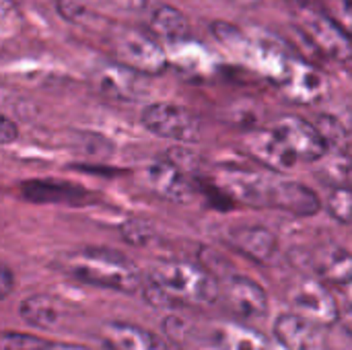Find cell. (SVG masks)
<instances>
[{
	"instance_id": "obj_1",
	"label": "cell",
	"mask_w": 352,
	"mask_h": 350,
	"mask_svg": "<svg viewBox=\"0 0 352 350\" xmlns=\"http://www.w3.org/2000/svg\"><path fill=\"white\" fill-rule=\"evenodd\" d=\"M217 188L231 200L252 208H276L297 217H314L320 212L322 202L314 190L299 182L278 179L268 173L223 167L217 171Z\"/></svg>"
},
{
	"instance_id": "obj_2",
	"label": "cell",
	"mask_w": 352,
	"mask_h": 350,
	"mask_svg": "<svg viewBox=\"0 0 352 350\" xmlns=\"http://www.w3.org/2000/svg\"><path fill=\"white\" fill-rule=\"evenodd\" d=\"M144 297L157 307L212 305L219 299L217 278L190 262H163L153 266L144 283Z\"/></svg>"
},
{
	"instance_id": "obj_3",
	"label": "cell",
	"mask_w": 352,
	"mask_h": 350,
	"mask_svg": "<svg viewBox=\"0 0 352 350\" xmlns=\"http://www.w3.org/2000/svg\"><path fill=\"white\" fill-rule=\"evenodd\" d=\"M60 270L82 285L118 293H134L142 287L136 266L122 254L103 248H87L66 254L60 260Z\"/></svg>"
},
{
	"instance_id": "obj_4",
	"label": "cell",
	"mask_w": 352,
	"mask_h": 350,
	"mask_svg": "<svg viewBox=\"0 0 352 350\" xmlns=\"http://www.w3.org/2000/svg\"><path fill=\"white\" fill-rule=\"evenodd\" d=\"M111 47L118 64L138 74H161L167 68V56L163 47L148 35L134 29H116L111 35Z\"/></svg>"
},
{
	"instance_id": "obj_5",
	"label": "cell",
	"mask_w": 352,
	"mask_h": 350,
	"mask_svg": "<svg viewBox=\"0 0 352 350\" xmlns=\"http://www.w3.org/2000/svg\"><path fill=\"white\" fill-rule=\"evenodd\" d=\"M295 21L301 33L328 58L346 62L352 60V39L351 35L328 14L311 8H299Z\"/></svg>"
},
{
	"instance_id": "obj_6",
	"label": "cell",
	"mask_w": 352,
	"mask_h": 350,
	"mask_svg": "<svg viewBox=\"0 0 352 350\" xmlns=\"http://www.w3.org/2000/svg\"><path fill=\"white\" fill-rule=\"evenodd\" d=\"M142 126L159 138L196 142L200 138L198 118L175 103H151L142 109Z\"/></svg>"
},
{
	"instance_id": "obj_7",
	"label": "cell",
	"mask_w": 352,
	"mask_h": 350,
	"mask_svg": "<svg viewBox=\"0 0 352 350\" xmlns=\"http://www.w3.org/2000/svg\"><path fill=\"white\" fill-rule=\"evenodd\" d=\"M289 303L293 305L295 314L311 320L322 328L338 324L342 316L336 299L318 278H305L297 283L289 293Z\"/></svg>"
},
{
	"instance_id": "obj_8",
	"label": "cell",
	"mask_w": 352,
	"mask_h": 350,
	"mask_svg": "<svg viewBox=\"0 0 352 350\" xmlns=\"http://www.w3.org/2000/svg\"><path fill=\"white\" fill-rule=\"evenodd\" d=\"M274 130L283 136L299 161H322L330 151V144L322 136L320 128L303 118L287 116L274 124Z\"/></svg>"
},
{
	"instance_id": "obj_9",
	"label": "cell",
	"mask_w": 352,
	"mask_h": 350,
	"mask_svg": "<svg viewBox=\"0 0 352 350\" xmlns=\"http://www.w3.org/2000/svg\"><path fill=\"white\" fill-rule=\"evenodd\" d=\"M274 340L283 350H326L328 340L324 328L299 314L278 316L274 322Z\"/></svg>"
},
{
	"instance_id": "obj_10",
	"label": "cell",
	"mask_w": 352,
	"mask_h": 350,
	"mask_svg": "<svg viewBox=\"0 0 352 350\" xmlns=\"http://www.w3.org/2000/svg\"><path fill=\"white\" fill-rule=\"evenodd\" d=\"M243 146L250 157L272 171H291L299 161L274 128L248 132Z\"/></svg>"
},
{
	"instance_id": "obj_11",
	"label": "cell",
	"mask_w": 352,
	"mask_h": 350,
	"mask_svg": "<svg viewBox=\"0 0 352 350\" xmlns=\"http://www.w3.org/2000/svg\"><path fill=\"white\" fill-rule=\"evenodd\" d=\"M93 85L103 97H109L116 101H138L148 91L144 74H138L122 64L101 66L93 74Z\"/></svg>"
},
{
	"instance_id": "obj_12",
	"label": "cell",
	"mask_w": 352,
	"mask_h": 350,
	"mask_svg": "<svg viewBox=\"0 0 352 350\" xmlns=\"http://www.w3.org/2000/svg\"><path fill=\"white\" fill-rule=\"evenodd\" d=\"M146 186L161 198L177 204H186L194 196V186L179 165L169 161H155L144 169Z\"/></svg>"
},
{
	"instance_id": "obj_13",
	"label": "cell",
	"mask_w": 352,
	"mask_h": 350,
	"mask_svg": "<svg viewBox=\"0 0 352 350\" xmlns=\"http://www.w3.org/2000/svg\"><path fill=\"white\" fill-rule=\"evenodd\" d=\"M99 340L107 350H169L159 334L124 322H105L99 328Z\"/></svg>"
},
{
	"instance_id": "obj_14",
	"label": "cell",
	"mask_w": 352,
	"mask_h": 350,
	"mask_svg": "<svg viewBox=\"0 0 352 350\" xmlns=\"http://www.w3.org/2000/svg\"><path fill=\"white\" fill-rule=\"evenodd\" d=\"M227 307L245 320H260L268 311L266 291L248 276H231L225 287Z\"/></svg>"
},
{
	"instance_id": "obj_15",
	"label": "cell",
	"mask_w": 352,
	"mask_h": 350,
	"mask_svg": "<svg viewBox=\"0 0 352 350\" xmlns=\"http://www.w3.org/2000/svg\"><path fill=\"white\" fill-rule=\"evenodd\" d=\"M229 243L239 254H243L245 258L258 264L270 262L278 252V239L266 227H254V225L235 227L229 231Z\"/></svg>"
},
{
	"instance_id": "obj_16",
	"label": "cell",
	"mask_w": 352,
	"mask_h": 350,
	"mask_svg": "<svg viewBox=\"0 0 352 350\" xmlns=\"http://www.w3.org/2000/svg\"><path fill=\"white\" fill-rule=\"evenodd\" d=\"M283 91L295 103H314L326 95L328 83H326L324 74L320 70H316L314 66H309L301 60H293L291 72H289L287 80L283 83Z\"/></svg>"
},
{
	"instance_id": "obj_17",
	"label": "cell",
	"mask_w": 352,
	"mask_h": 350,
	"mask_svg": "<svg viewBox=\"0 0 352 350\" xmlns=\"http://www.w3.org/2000/svg\"><path fill=\"white\" fill-rule=\"evenodd\" d=\"M311 266L320 281L330 285H344L352 283V254L338 245H324L314 252Z\"/></svg>"
},
{
	"instance_id": "obj_18",
	"label": "cell",
	"mask_w": 352,
	"mask_h": 350,
	"mask_svg": "<svg viewBox=\"0 0 352 350\" xmlns=\"http://www.w3.org/2000/svg\"><path fill=\"white\" fill-rule=\"evenodd\" d=\"M210 350H270L264 336L239 324H217L208 332Z\"/></svg>"
},
{
	"instance_id": "obj_19",
	"label": "cell",
	"mask_w": 352,
	"mask_h": 350,
	"mask_svg": "<svg viewBox=\"0 0 352 350\" xmlns=\"http://www.w3.org/2000/svg\"><path fill=\"white\" fill-rule=\"evenodd\" d=\"M19 316L37 330H52L64 318V307L50 295H31L19 303Z\"/></svg>"
},
{
	"instance_id": "obj_20",
	"label": "cell",
	"mask_w": 352,
	"mask_h": 350,
	"mask_svg": "<svg viewBox=\"0 0 352 350\" xmlns=\"http://www.w3.org/2000/svg\"><path fill=\"white\" fill-rule=\"evenodd\" d=\"M148 29L159 35L161 39L169 41V43H179L186 41V37L190 35V25L188 19L173 6L165 4V6H157L151 14L148 21Z\"/></svg>"
},
{
	"instance_id": "obj_21",
	"label": "cell",
	"mask_w": 352,
	"mask_h": 350,
	"mask_svg": "<svg viewBox=\"0 0 352 350\" xmlns=\"http://www.w3.org/2000/svg\"><path fill=\"white\" fill-rule=\"evenodd\" d=\"M21 196L27 198L29 202H70L76 200L80 196H85V190L74 188L70 184H62V182H43V179H33V182H25L21 186Z\"/></svg>"
},
{
	"instance_id": "obj_22",
	"label": "cell",
	"mask_w": 352,
	"mask_h": 350,
	"mask_svg": "<svg viewBox=\"0 0 352 350\" xmlns=\"http://www.w3.org/2000/svg\"><path fill=\"white\" fill-rule=\"evenodd\" d=\"M188 41H179V43H171V54L173 60L177 62L179 68L184 70H192V72H204L210 58L206 54L204 47L200 45H186Z\"/></svg>"
},
{
	"instance_id": "obj_23",
	"label": "cell",
	"mask_w": 352,
	"mask_h": 350,
	"mask_svg": "<svg viewBox=\"0 0 352 350\" xmlns=\"http://www.w3.org/2000/svg\"><path fill=\"white\" fill-rule=\"evenodd\" d=\"M326 208L338 223L352 225V188L336 186L334 190H330L326 198Z\"/></svg>"
},
{
	"instance_id": "obj_24",
	"label": "cell",
	"mask_w": 352,
	"mask_h": 350,
	"mask_svg": "<svg viewBox=\"0 0 352 350\" xmlns=\"http://www.w3.org/2000/svg\"><path fill=\"white\" fill-rule=\"evenodd\" d=\"M56 10L62 19L74 25H87L95 17L82 0H56Z\"/></svg>"
},
{
	"instance_id": "obj_25",
	"label": "cell",
	"mask_w": 352,
	"mask_h": 350,
	"mask_svg": "<svg viewBox=\"0 0 352 350\" xmlns=\"http://www.w3.org/2000/svg\"><path fill=\"white\" fill-rule=\"evenodd\" d=\"M45 347H47V340L33 336V334L4 332L0 338V350H43Z\"/></svg>"
},
{
	"instance_id": "obj_26",
	"label": "cell",
	"mask_w": 352,
	"mask_h": 350,
	"mask_svg": "<svg viewBox=\"0 0 352 350\" xmlns=\"http://www.w3.org/2000/svg\"><path fill=\"white\" fill-rule=\"evenodd\" d=\"M332 19L351 35L352 39V0H334L332 2Z\"/></svg>"
},
{
	"instance_id": "obj_27",
	"label": "cell",
	"mask_w": 352,
	"mask_h": 350,
	"mask_svg": "<svg viewBox=\"0 0 352 350\" xmlns=\"http://www.w3.org/2000/svg\"><path fill=\"white\" fill-rule=\"evenodd\" d=\"M122 235L126 237V241H130V243H134V245H142V243H146V239L151 237V231H148L146 225H140L138 221H130V223L124 227V233H122Z\"/></svg>"
},
{
	"instance_id": "obj_28",
	"label": "cell",
	"mask_w": 352,
	"mask_h": 350,
	"mask_svg": "<svg viewBox=\"0 0 352 350\" xmlns=\"http://www.w3.org/2000/svg\"><path fill=\"white\" fill-rule=\"evenodd\" d=\"M16 136H19L16 124H14L8 116H2V120H0V142L6 146V144L14 142Z\"/></svg>"
},
{
	"instance_id": "obj_29",
	"label": "cell",
	"mask_w": 352,
	"mask_h": 350,
	"mask_svg": "<svg viewBox=\"0 0 352 350\" xmlns=\"http://www.w3.org/2000/svg\"><path fill=\"white\" fill-rule=\"evenodd\" d=\"M12 287H14L12 270H10L8 266H2V270H0V297H2V299H6V297L10 295Z\"/></svg>"
},
{
	"instance_id": "obj_30",
	"label": "cell",
	"mask_w": 352,
	"mask_h": 350,
	"mask_svg": "<svg viewBox=\"0 0 352 350\" xmlns=\"http://www.w3.org/2000/svg\"><path fill=\"white\" fill-rule=\"evenodd\" d=\"M43 350H91L87 347H78V344H62V342H47V347Z\"/></svg>"
},
{
	"instance_id": "obj_31",
	"label": "cell",
	"mask_w": 352,
	"mask_h": 350,
	"mask_svg": "<svg viewBox=\"0 0 352 350\" xmlns=\"http://www.w3.org/2000/svg\"><path fill=\"white\" fill-rule=\"evenodd\" d=\"M340 322H342L344 330H346L349 334H352V309L351 307L346 309V314H342V316H340Z\"/></svg>"
},
{
	"instance_id": "obj_32",
	"label": "cell",
	"mask_w": 352,
	"mask_h": 350,
	"mask_svg": "<svg viewBox=\"0 0 352 350\" xmlns=\"http://www.w3.org/2000/svg\"><path fill=\"white\" fill-rule=\"evenodd\" d=\"M344 293H346V301H349V307L352 309V283L349 285V287H346V291H344Z\"/></svg>"
},
{
	"instance_id": "obj_33",
	"label": "cell",
	"mask_w": 352,
	"mask_h": 350,
	"mask_svg": "<svg viewBox=\"0 0 352 350\" xmlns=\"http://www.w3.org/2000/svg\"><path fill=\"white\" fill-rule=\"evenodd\" d=\"M346 126V132H349V136H352V116H351V122L349 124H344Z\"/></svg>"
}]
</instances>
